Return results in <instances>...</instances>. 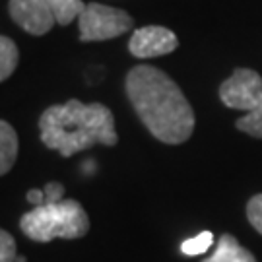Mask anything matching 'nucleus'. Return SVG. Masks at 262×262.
Masks as SVG:
<instances>
[{
    "label": "nucleus",
    "instance_id": "nucleus-1",
    "mask_svg": "<svg viewBox=\"0 0 262 262\" xmlns=\"http://www.w3.org/2000/svg\"><path fill=\"white\" fill-rule=\"evenodd\" d=\"M126 95L136 115L154 138L177 146L194 132V111L183 90L163 70L150 64L134 66L126 74Z\"/></svg>",
    "mask_w": 262,
    "mask_h": 262
},
{
    "label": "nucleus",
    "instance_id": "nucleus-2",
    "mask_svg": "<svg viewBox=\"0 0 262 262\" xmlns=\"http://www.w3.org/2000/svg\"><path fill=\"white\" fill-rule=\"evenodd\" d=\"M39 132L41 142L62 158H72L95 144L117 146L119 142L111 109L103 103H82L78 99L47 107L39 117Z\"/></svg>",
    "mask_w": 262,
    "mask_h": 262
},
{
    "label": "nucleus",
    "instance_id": "nucleus-3",
    "mask_svg": "<svg viewBox=\"0 0 262 262\" xmlns=\"http://www.w3.org/2000/svg\"><path fill=\"white\" fill-rule=\"evenodd\" d=\"M19 229L35 243L53 239H82L90 231V215L74 198L43 204L29 210L19 220Z\"/></svg>",
    "mask_w": 262,
    "mask_h": 262
},
{
    "label": "nucleus",
    "instance_id": "nucleus-4",
    "mask_svg": "<svg viewBox=\"0 0 262 262\" xmlns=\"http://www.w3.org/2000/svg\"><path fill=\"white\" fill-rule=\"evenodd\" d=\"M220 99L229 109L245 111V117L235 122L239 130L262 138V78L256 70L235 68L220 85Z\"/></svg>",
    "mask_w": 262,
    "mask_h": 262
},
{
    "label": "nucleus",
    "instance_id": "nucleus-5",
    "mask_svg": "<svg viewBox=\"0 0 262 262\" xmlns=\"http://www.w3.org/2000/svg\"><path fill=\"white\" fill-rule=\"evenodd\" d=\"M132 26H134V19L130 18L128 12L105 6L99 2L85 4V10L78 16L80 41H84V43L115 39L130 31Z\"/></svg>",
    "mask_w": 262,
    "mask_h": 262
},
{
    "label": "nucleus",
    "instance_id": "nucleus-6",
    "mask_svg": "<svg viewBox=\"0 0 262 262\" xmlns=\"http://www.w3.org/2000/svg\"><path fill=\"white\" fill-rule=\"evenodd\" d=\"M8 12L10 18L31 35H45L56 24L47 0H10Z\"/></svg>",
    "mask_w": 262,
    "mask_h": 262
},
{
    "label": "nucleus",
    "instance_id": "nucleus-7",
    "mask_svg": "<svg viewBox=\"0 0 262 262\" xmlns=\"http://www.w3.org/2000/svg\"><path fill=\"white\" fill-rule=\"evenodd\" d=\"M179 47L177 35L161 26H146L132 33L128 51L136 58H156L173 53Z\"/></svg>",
    "mask_w": 262,
    "mask_h": 262
},
{
    "label": "nucleus",
    "instance_id": "nucleus-8",
    "mask_svg": "<svg viewBox=\"0 0 262 262\" xmlns=\"http://www.w3.org/2000/svg\"><path fill=\"white\" fill-rule=\"evenodd\" d=\"M202 262H258L254 254L245 249L243 245L235 239L233 235L224 233L217 239L215 251L212 256L204 258Z\"/></svg>",
    "mask_w": 262,
    "mask_h": 262
},
{
    "label": "nucleus",
    "instance_id": "nucleus-9",
    "mask_svg": "<svg viewBox=\"0 0 262 262\" xmlns=\"http://www.w3.org/2000/svg\"><path fill=\"white\" fill-rule=\"evenodd\" d=\"M19 140L14 126L0 119V177L10 173L18 159Z\"/></svg>",
    "mask_w": 262,
    "mask_h": 262
},
{
    "label": "nucleus",
    "instance_id": "nucleus-10",
    "mask_svg": "<svg viewBox=\"0 0 262 262\" xmlns=\"http://www.w3.org/2000/svg\"><path fill=\"white\" fill-rule=\"evenodd\" d=\"M18 62H19L18 45L10 37L0 35V82L8 80L10 76L14 74Z\"/></svg>",
    "mask_w": 262,
    "mask_h": 262
},
{
    "label": "nucleus",
    "instance_id": "nucleus-11",
    "mask_svg": "<svg viewBox=\"0 0 262 262\" xmlns=\"http://www.w3.org/2000/svg\"><path fill=\"white\" fill-rule=\"evenodd\" d=\"M47 2L53 8L56 24H60V26L72 24V19L78 18L85 10L84 0H47Z\"/></svg>",
    "mask_w": 262,
    "mask_h": 262
},
{
    "label": "nucleus",
    "instance_id": "nucleus-12",
    "mask_svg": "<svg viewBox=\"0 0 262 262\" xmlns=\"http://www.w3.org/2000/svg\"><path fill=\"white\" fill-rule=\"evenodd\" d=\"M214 243V235L210 231H202L196 237H190L187 241H183L181 245V253L187 254V256H198V254H204Z\"/></svg>",
    "mask_w": 262,
    "mask_h": 262
},
{
    "label": "nucleus",
    "instance_id": "nucleus-13",
    "mask_svg": "<svg viewBox=\"0 0 262 262\" xmlns=\"http://www.w3.org/2000/svg\"><path fill=\"white\" fill-rule=\"evenodd\" d=\"M18 258V247L16 239L0 227V262H14Z\"/></svg>",
    "mask_w": 262,
    "mask_h": 262
},
{
    "label": "nucleus",
    "instance_id": "nucleus-14",
    "mask_svg": "<svg viewBox=\"0 0 262 262\" xmlns=\"http://www.w3.org/2000/svg\"><path fill=\"white\" fill-rule=\"evenodd\" d=\"M247 220L262 235V194H254L247 202Z\"/></svg>",
    "mask_w": 262,
    "mask_h": 262
},
{
    "label": "nucleus",
    "instance_id": "nucleus-15",
    "mask_svg": "<svg viewBox=\"0 0 262 262\" xmlns=\"http://www.w3.org/2000/svg\"><path fill=\"white\" fill-rule=\"evenodd\" d=\"M45 204H53V202H60L64 200V185L60 183H47L45 185Z\"/></svg>",
    "mask_w": 262,
    "mask_h": 262
},
{
    "label": "nucleus",
    "instance_id": "nucleus-16",
    "mask_svg": "<svg viewBox=\"0 0 262 262\" xmlns=\"http://www.w3.org/2000/svg\"><path fill=\"white\" fill-rule=\"evenodd\" d=\"M28 202L29 204H33V206H43L45 204V190H41V188H31L28 192Z\"/></svg>",
    "mask_w": 262,
    "mask_h": 262
},
{
    "label": "nucleus",
    "instance_id": "nucleus-17",
    "mask_svg": "<svg viewBox=\"0 0 262 262\" xmlns=\"http://www.w3.org/2000/svg\"><path fill=\"white\" fill-rule=\"evenodd\" d=\"M14 262H28V260H26L24 256H18V258H16V260H14Z\"/></svg>",
    "mask_w": 262,
    "mask_h": 262
}]
</instances>
